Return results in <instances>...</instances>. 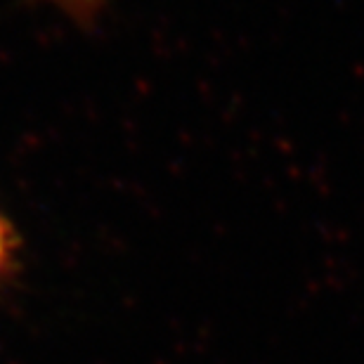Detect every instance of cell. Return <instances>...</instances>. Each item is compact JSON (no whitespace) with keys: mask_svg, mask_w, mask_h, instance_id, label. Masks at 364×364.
<instances>
[{"mask_svg":"<svg viewBox=\"0 0 364 364\" xmlns=\"http://www.w3.org/2000/svg\"><path fill=\"white\" fill-rule=\"evenodd\" d=\"M43 3L55 5L78 24H90L102 7V0H43Z\"/></svg>","mask_w":364,"mask_h":364,"instance_id":"1","label":"cell"},{"mask_svg":"<svg viewBox=\"0 0 364 364\" xmlns=\"http://www.w3.org/2000/svg\"><path fill=\"white\" fill-rule=\"evenodd\" d=\"M10 251H12V239H10V230L0 218V272L5 270L7 260H10Z\"/></svg>","mask_w":364,"mask_h":364,"instance_id":"2","label":"cell"}]
</instances>
